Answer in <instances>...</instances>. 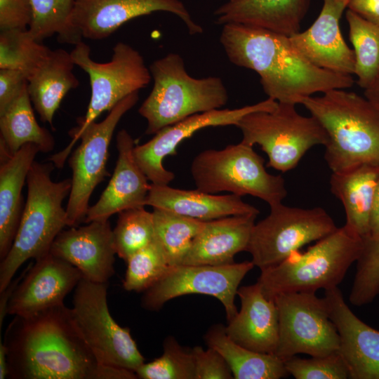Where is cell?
I'll list each match as a JSON object with an SVG mask.
<instances>
[{
    "label": "cell",
    "mask_w": 379,
    "mask_h": 379,
    "mask_svg": "<svg viewBox=\"0 0 379 379\" xmlns=\"http://www.w3.org/2000/svg\"><path fill=\"white\" fill-rule=\"evenodd\" d=\"M310 0H234L215 11L216 23H238L288 36L300 32Z\"/></svg>",
    "instance_id": "25"
},
{
    "label": "cell",
    "mask_w": 379,
    "mask_h": 379,
    "mask_svg": "<svg viewBox=\"0 0 379 379\" xmlns=\"http://www.w3.org/2000/svg\"><path fill=\"white\" fill-rule=\"evenodd\" d=\"M329 316L339 336L338 352L352 379H379V331L359 319L336 287L325 291Z\"/></svg>",
    "instance_id": "20"
},
{
    "label": "cell",
    "mask_w": 379,
    "mask_h": 379,
    "mask_svg": "<svg viewBox=\"0 0 379 379\" xmlns=\"http://www.w3.org/2000/svg\"><path fill=\"white\" fill-rule=\"evenodd\" d=\"M39 148L23 145L15 154L0 157V260L9 252L15 237L23 208L22 190Z\"/></svg>",
    "instance_id": "26"
},
{
    "label": "cell",
    "mask_w": 379,
    "mask_h": 379,
    "mask_svg": "<svg viewBox=\"0 0 379 379\" xmlns=\"http://www.w3.org/2000/svg\"><path fill=\"white\" fill-rule=\"evenodd\" d=\"M379 295V239H364L350 294V302L356 306L371 303Z\"/></svg>",
    "instance_id": "38"
},
{
    "label": "cell",
    "mask_w": 379,
    "mask_h": 379,
    "mask_svg": "<svg viewBox=\"0 0 379 379\" xmlns=\"http://www.w3.org/2000/svg\"><path fill=\"white\" fill-rule=\"evenodd\" d=\"M284 365L288 374L296 379L349 378L348 369L338 351L309 359L293 356L284 360Z\"/></svg>",
    "instance_id": "39"
},
{
    "label": "cell",
    "mask_w": 379,
    "mask_h": 379,
    "mask_svg": "<svg viewBox=\"0 0 379 379\" xmlns=\"http://www.w3.org/2000/svg\"><path fill=\"white\" fill-rule=\"evenodd\" d=\"M237 127L241 142L258 145L268 157L267 166L282 173L293 169L312 147L328 142L321 124L312 115L298 113L293 104L278 102L272 111L249 113Z\"/></svg>",
    "instance_id": "9"
},
{
    "label": "cell",
    "mask_w": 379,
    "mask_h": 379,
    "mask_svg": "<svg viewBox=\"0 0 379 379\" xmlns=\"http://www.w3.org/2000/svg\"><path fill=\"white\" fill-rule=\"evenodd\" d=\"M220 42L234 65L255 71L269 98L300 104L316 93L351 87L352 75L319 68L306 59L288 36L238 24L222 25Z\"/></svg>",
    "instance_id": "2"
},
{
    "label": "cell",
    "mask_w": 379,
    "mask_h": 379,
    "mask_svg": "<svg viewBox=\"0 0 379 379\" xmlns=\"http://www.w3.org/2000/svg\"><path fill=\"white\" fill-rule=\"evenodd\" d=\"M107 283L84 277L75 287L72 311L88 346L102 364L135 373L145 358L127 327H121L109 313Z\"/></svg>",
    "instance_id": "11"
},
{
    "label": "cell",
    "mask_w": 379,
    "mask_h": 379,
    "mask_svg": "<svg viewBox=\"0 0 379 379\" xmlns=\"http://www.w3.org/2000/svg\"><path fill=\"white\" fill-rule=\"evenodd\" d=\"M241 308L225 326L228 336L251 350L274 354L279 340V317L274 300L267 298L256 282L237 291Z\"/></svg>",
    "instance_id": "22"
},
{
    "label": "cell",
    "mask_w": 379,
    "mask_h": 379,
    "mask_svg": "<svg viewBox=\"0 0 379 379\" xmlns=\"http://www.w3.org/2000/svg\"><path fill=\"white\" fill-rule=\"evenodd\" d=\"M8 375V361L6 350L4 343L0 340V379L7 378Z\"/></svg>",
    "instance_id": "47"
},
{
    "label": "cell",
    "mask_w": 379,
    "mask_h": 379,
    "mask_svg": "<svg viewBox=\"0 0 379 379\" xmlns=\"http://www.w3.org/2000/svg\"><path fill=\"white\" fill-rule=\"evenodd\" d=\"M26 270H25L22 274L20 277H18L14 280H12L9 285L1 292H0L1 296H0V329L1 330L2 327V323L4 321V319L5 318V316L7 314V306L8 300L19 284V282L21 281V279L23 278Z\"/></svg>",
    "instance_id": "45"
},
{
    "label": "cell",
    "mask_w": 379,
    "mask_h": 379,
    "mask_svg": "<svg viewBox=\"0 0 379 379\" xmlns=\"http://www.w3.org/2000/svg\"><path fill=\"white\" fill-rule=\"evenodd\" d=\"M257 215H230L205 221L182 265H222L246 251Z\"/></svg>",
    "instance_id": "24"
},
{
    "label": "cell",
    "mask_w": 379,
    "mask_h": 379,
    "mask_svg": "<svg viewBox=\"0 0 379 379\" xmlns=\"http://www.w3.org/2000/svg\"><path fill=\"white\" fill-rule=\"evenodd\" d=\"M27 86L0 112V157L13 156L27 143L45 153L54 148L53 136L36 120Z\"/></svg>",
    "instance_id": "29"
},
{
    "label": "cell",
    "mask_w": 379,
    "mask_h": 379,
    "mask_svg": "<svg viewBox=\"0 0 379 379\" xmlns=\"http://www.w3.org/2000/svg\"><path fill=\"white\" fill-rule=\"evenodd\" d=\"M270 207L269 215L254 224L246 251L260 270L279 264L305 245L338 229L321 207L302 208L282 203Z\"/></svg>",
    "instance_id": "10"
},
{
    "label": "cell",
    "mask_w": 379,
    "mask_h": 379,
    "mask_svg": "<svg viewBox=\"0 0 379 379\" xmlns=\"http://www.w3.org/2000/svg\"><path fill=\"white\" fill-rule=\"evenodd\" d=\"M364 95L379 112V72L373 83L365 89Z\"/></svg>",
    "instance_id": "46"
},
{
    "label": "cell",
    "mask_w": 379,
    "mask_h": 379,
    "mask_svg": "<svg viewBox=\"0 0 379 379\" xmlns=\"http://www.w3.org/2000/svg\"><path fill=\"white\" fill-rule=\"evenodd\" d=\"M75 0H30L32 20L29 31L41 41L56 34L59 43L81 41L73 32L70 20Z\"/></svg>",
    "instance_id": "34"
},
{
    "label": "cell",
    "mask_w": 379,
    "mask_h": 379,
    "mask_svg": "<svg viewBox=\"0 0 379 379\" xmlns=\"http://www.w3.org/2000/svg\"><path fill=\"white\" fill-rule=\"evenodd\" d=\"M51 162L34 161L27 177V197L12 246L0 263V292L27 260L50 253L57 236L67 225L62 202L70 192L72 179L51 180Z\"/></svg>",
    "instance_id": "4"
},
{
    "label": "cell",
    "mask_w": 379,
    "mask_h": 379,
    "mask_svg": "<svg viewBox=\"0 0 379 379\" xmlns=\"http://www.w3.org/2000/svg\"><path fill=\"white\" fill-rule=\"evenodd\" d=\"M379 167L361 165L349 171L331 173V192L343 205L345 226L366 239L369 234V219Z\"/></svg>",
    "instance_id": "28"
},
{
    "label": "cell",
    "mask_w": 379,
    "mask_h": 379,
    "mask_svg": "<svg viewBox=\"0 0 379 379\" xmlns=\"http://www.w3.org/2000/svg\"><path fill=\"white\" fill-rule=\"evenodd\" d=\"M3 343L8 378H106L109 366L97 359L65 305L15 316Z\"/></svg>",
    "instance_id": "1"
},
{
    "label": "cell",
    "mask_w": 379,
    "mask_h": 379,
    "mask_svg": "<svg viewBox=\"0 0 379 379\" xmlns=\"http://www.w3.org/2000/svg\"><path fill=\"white\" fill-rule=\"evenodd\" d=\"M364 239L345 225L297 251L279 264L261 270L258 279L262 293L273 300L283 293L330 290L343 281L361 255Z\"/></svg>",
    "instance_id": "5"
},
{
    "label": "cell",
    "mask_w": 379,
    "mask_h": 379,
    "mask_svg": "<svg viewBox=\"0 0 379 379\" xmlns=\"http://www.w3.org/2000/svg\"><path fill=\"white\" fill-rule=\"evenodd\" d=\"M28 84L27 75L16 69H0V112Z\"/></svg>",
    "instance_id": "42"
},
{
    "label": "cell",
    "mask_w": 379,
    "mask_h": 379,
    "mask_svg": "<svg viewBox=\"0 0 379 379\" xmlns=\"http://www.w3.org/2000/svg\"><path fill=\"white\" fill-rule=\"evenodd\" d=\"M141 379H196L192 351L182 347L173 337L166 338L162 355L143 363L135 371Z\"/></svg>",
    "instance_id": "37"
},
{
    "label": "cell",
    "mask_w": 379,
    "mask_h": 379,
    "mask_svg": "<svg viewBox=\"0 0 379 379\" xmlns=\"http://www.w3.org/2000/svg\"><path fill=\"white\" fill-rule=\"evenodd\" d=\"M50 253L77 267L83 277L107 283L114 274L117 254L109 220L62 230L53 242Z\"/></svg>",
    "instance_id": "19"
},
{
    "label": "cell",
    "mask_w": 379,
    "mask_h": 379,
    "mask_svg": "<svg viewBox=\"0 0 379 379\" xmlns=\"http://www.w3.org/2000/svg\"><path fill=\"white\" fill-rule=\"evenodd\" d=\"M135 146L126 130L118 132L119 155L112 176L98 201L89 206L84 222L108 220L115 213L146 206L151 184L135 161Z\"/></svg>",
    "instance_id": "21"
},
{
    "label": "cell",
    "mask_w": 379,
    "mask_h": 379,
    "mask_svg": "<svg viewBox=\"0 0 379 379\" xmlns=\"http://www.w3.org/2000/svg\"><path fill=\"white\" fill-rule=\"evenodd\" d=\"M328 135L324 159L332 173L379 167V112L354 92L332 89L301 102Z\"/></svg>",
    "instance_id": "3"
},
{
    "label": "cell",
    "mask_w": 379,
    "mask_h": 379,
    "mask_svg": "<svg viewBox=\"0 0 379 379\" xmlns=\"http://www.w3.org/2000/svg\"><path fill=\"white\" fill-rule=\"evenodd\" d=\"M253 267L252 261L222 265L170 266L165 274L145 291L142 306L156 311L168 300L181 295H207L219 300L229 321L238 312L234 300L239 286Z\"/></svg>",
    "instance_id": "14"
},
{
    "label": "cell",
    "mask_w": 379,
    "mask_h": 379,
    "mask_svg": "<svg viewBox=\"0 0 379 379\" xmlns=\"http://www.w3.org/2000/svg\"><path fill=\"white\" fill-rule=\"evenodd\" d=\"M51 51L36 40L29 29L0 32V69L20 70L29 78L47 60Z\"/></svg>",
    "instance_id": "33"
},
{
    "label": "cell",
    "mask_w": 379,
    "mask_h": 379,
    "mask_svg": "<svg viewBox=\"0 0 379 379\" xmlns=\"http://www.w3.org/2000/svg\"><path fill=\"white\" fill-rule=\"evenodd\" d=\"M208 347L217 350L229 365L234 379H279L287 377L284 361L274 354L246 348L232 340L222 325H214L206 332Z\"/></svg>",
    "instance_id": "30"
},
{
    "label": "cell",
    "mask_w": 379,
    "mask_h": 379,
    "mask_svg": "<svg viewBox=\"0 0 379 379\" xmlns=\"http://www.w3.org/2000/svg\"><path fill=\"white\" fill-rule=\"evenodd\" d=\"M196 379L234 378L231 369L223 357L215 349L204 350L196 346L192 350Z\"/></svg>",
    "instance_id": "40"
},
{
    "label": "cell",
    "mask_w": 379,
    "mask_h": 379,
    "mask_svg": "<svg viewBox=\"0 0 379 379\" xmlns=\"http://www.w3.org/2000/svg\"><path fill=\"white\" fill-rule=\"evenodd\" d=\"M146 206L168 210L202 221L230 215H258L259 210L241 197L216 195L196 190H182L168 185L151 183Z\"/></svg>",
    "instance_id": "23"
},
{
    "label": "cell",
    "mask_w": 379,
    "mask_h": 379,
    "mask_svg": "<svg viewBox=\"0 0 379 379\" xmlns=\"http://www.w3.org/2000/svg\"><path fill=\"white\" fill-rule=\"evenodd\" d=\"M149 68L152 89L138 109L147 121V135L194 114L221 109L228 101L227 90L220 77H192L178 53H170Z\"/></svg>",
    "instance_id": "6"
},
{
    "label": "cell",
    "mask_w": 379,
    "mask_h": 379,
    "mask_svg": "<svg viewBox=\"0 0 379 379\" xmlns=\"http://www.w3.org/2000/svg\"><path fill=\"white\" fill-rule=\"evenodd\" d=\"M31 20L30 0H0V30L28 29Z\"/></svg>",
    "instance_id": "41"
},
{
    "label": "cell",
    "mask_w": 379,
    "mask_h": 379,
    "mask_svg": "<svg viewBox=\"0 0 379 379\" xmlns=\"http://www.w3.org/2000/svg\"><path fill=\"white\" fill-rule=\"evenodd\" d=\"M112 51V57L107 62L93 60L89 46L82 41L75 44L70 52L75 65L88 74L91 94L86 115L69 131L72 137L69 144L49 159L58 168L63 167L79 135L91 123L103 112H109L128 95L145 88L152 80L149 68L136 49L119 41Z\"/></svg>",
    "instance_id": "7"
},
{
    "label": "cell",
    "mask_w": 379,
    "mask_h": 379,
    "mask_svg": "<svg viewBox=\"0 0 379 379\" xmlns=\"http://www.w3.org/2000/svg\"><path fill=\"white\" fill-rule=\"evenodd\" d=\"M75 65L70 53L58 48L28 78V93L41 120L53 126L56 110L66 94L79 81L73 73Z\"/></svg>",
    "instance_id": "27"
},
{
    "label": "cell",
    "mask_w": 379,
    "mask_h": 379,
    "mask_svg": "<svg viewBox=\"0 0 379 379\" xmlns=\"http://www.w3.org/2000/svg\"><path fill=\"white\" fill-rule=\"evenodd\" d=\"M253 147L241 141L199 153L190 168L197 189L210 194L250 195L270 206L282 203L287 196L284 179L267 171L263 158Z\"/></svg>",
    "instance_id": "8"
},
{
    "label": "cell",
    "mask_w": 379,
    "mask_h": 379,
    "mask_svg": "<svg viewBox=\"0 0 379 379\" xmlns=\"http://www.w3.org/2000/svg\"><path fill=\"white\" fill-rule=\"evenodd\" d=\"M349 37L354 47L357 84L367 88L379 72V25L347 9Z\"/></svg>",
    "instance_id": "32"
},
{
    "label": "cell",
    "mask_w": 379,
    "mask_h": 379,
    "mask_svg": "<svg viewBox=\"0 0 379 379\" xmlns=\"http://www.w3.org/2000/svg\"><path fill=\"white\" fill-rule=\"evenodd\" d=\"M155 236L170 266L182 265L205 221L153 208Z\"/></svg>",
    "instance_id": "31"
},
{
    "label": "cell",
    "mask_w": 379,
    "mask_h": 379,
    "mask_svg": "<svg viewBox=\"0 0 379 379\" xmlns=\"http://www.w3.org/2000/svg\"><path fill=\"white\" fill-rule=\"evenodd\" d=\"M82 277L77 267L49 253L27 267L8 300L7 314L27 316L64 305Z\"/></svg>",
    "instance_id": "17"
},
{
    "label": "cell",
    "mask_w": 379,
    "mask_h": 379,
    "mask_svg": "<svg viewBox=\"0 0 379 379\" xmlns=\"http://www.w3.org/2000/svg\"><path fill=\"white\" fill-rule=\"evenodd\" d=\"M273 300L279 317L277 357L284 361L297 354L324 356L338 351L340 336L324 297L300 291L280 293Z\"/></svg>",
    "instance_id": "12"
},
{
    "label": "cell",
    "mask_w": 379,
    "mask_h": 379,
    "mask_svg": "<svg viewBox=\"0 0 379 379\" xmlns=\"http://www.w3.org/2000/svg\"><path fill=\"white\" fill-rule=\"evenodd\" d=\"M126 262L123 287L128 291L145 292L156 284L170 267L156 236L149 244L132 255Z\"/></svg>",
    "instance_id": "36"
},
{
    "label": "cell",
    "mask_w": 379,
    "mask_h": 379,
    "mask_svg": "<svg viewBox=\"0 0 379 379\" xmlns=\"http://www.w3.org/2000/svg\"><path fill=\"white\" fill-rule=\"evenodd\" d=\"M367 239H379V180L373 198L369 219V234Z\"/></svg>",
    "instance_id": "44"
},
{
    "label": "cell",
    "mask_w": 379,
    "mask_h": 379,
    "mask_svg": "<svg viewBox=\"0 0 379 379\" xmlns=\"http://www.w3.org/2000/svg\"><path fill=\"white\" fill-rule=\"evenodd\" d=\"M138 99V92L128 95L109 112L105 119L91 123L79 135L80 145L68 159L72 177L65 208L67 226L76 227L84 222L91 194L109 175L106 164L114 131L121 117Z\"/></svg>",
    "instance_id": "13"
},
{
    "label": "cell",
    "mask_w": 379,
    "mask_h": 379,
    "mask_svg": "<svg viewBox=\"0 0 379 379\" xmlns=\"http://www.w3.org/2000/svg\"><path fill=\"white\" fill-rule=\"evenodd\" d=\"M112 230L117 255L126 262L137 251L149 244L155 237L152 211L145 207L120 212Z\"/></svg>",
    "instance_id": "35"
},
{
    "label": "cell",
    "mask_w": 379,
    "mask_h": 379,
    "mask_svg": "<svg viewBox=\"0 0 379 379\" xmlns=\"http://www.w3.org/2000/svg\"><path fill=\"white\" fill-rule=\"evenodd\" d=\"M228 1H234V0H228Z\"/></svg>",
    "instance_id": "48"
},
{
    "label": "cell",
    "mask_w": 379,
    "mask_h": 379,
    "mask_svg": "<svg viewBox=\"0 0 379 379\" xmlns=\"http://www.w3.org/2000/svg\"><path fill=\"white\" fill-rule=\"evenodd\" d=\"M347 8L365 20L379 25V0H348Z\"/></svg>",
    "instance_id": "43"
},
{
    "label": "cell",
    "mask_w": 379,
    "mask_h": 379,
    "mask_svg": "<svg viewBox=\"0 0 379 379\" xmlns=\"http://www.w3.org/2000/svg\"><path fill=\"white\" fill-rule=\"evenodd\" d=\"M159 11L178 17L192 35L203 32L180 0H75L70 23L80 39L101 40L126 22Z\"/></svg>",
    "instance_id": "16"
},
{
    "label": "cell",
    "mask_w": 379,
    "mask_h": 379,
    "mask_svg": "<svg viewBox=\"0 0 379 379\" xmlns=\"http://www.w3.org/2000/svg\"><path fill=\"white\" fill-rule=\"evenodd\" d=\"M347 4L348 0H323L312 25L289 38L292 45L315 66L352 75L355 70L354 52L344 40L339 24Z\"/></svg>",
    "instance_id": "18"
},
{
    "label": "cell",
    "mask_w": 379,
    "mask_h": 379,
    "mask_svg": "<svg viewBox=\"0 0 379 379\" xmlns=\"http://www.w3.org/2000/svg\"><path fill=\"white\" fill-rule=\"evenodd\" d=\"M278 102L267 98L258 103L236 109H218L196 114L174 124L164 127L147 142L135 145V161L152 184L168 185L175 178L172 171L166 169L164 159L177 154L178 146L197 131L207 127L235 126L246 114L258 111H272Z\"/></svg>",
    "instance_id": "15"
}]
</instances>
